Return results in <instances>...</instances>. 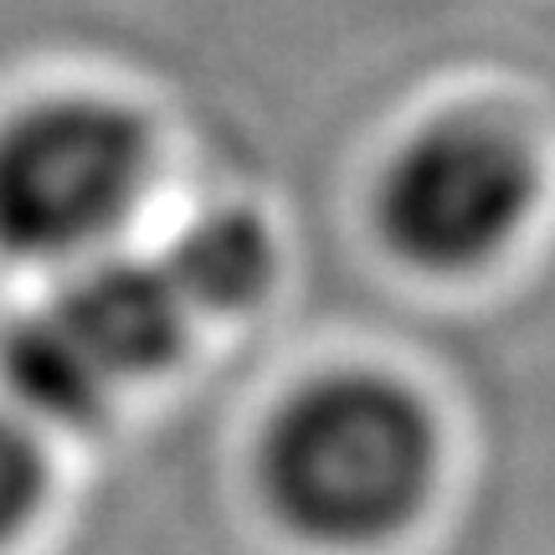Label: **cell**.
<instances>
[{
    "mask_svg": "<svg viewBox=\"0 0 555 555\" xmlns=\"http://www.w3.org/2000/svg\"><path fill=\"white\" fill-rule=\"evenodd\" d=\"M150 139L124 108L67 99L0 134V247L73 258L103 242L144 191Z\"/></svg>",
    "mask_w": 555,
    "mask_h": 555,
    "instance_id": "cell-3",
    "label": "cell"
},
{
    "mask_svg": "<svg viewBox=\"0 0 555 555\" xmlns=\"http://www.w3.org/2000/svg\"><path fill=\"white\" fill-rule=\"evenodd\" d=\"M165 258L185 278L201 314H227V309H242L258 298L273 253H268V237L253 217L221 211V217L196 221Z\"/></svg>",
    "mask_w": 555,
    "mask_h": 555,
    "instance_id": "cell-5",
    "label": "cell"
},
{
    "mask_svg": "<svg viewBox=\"0 0 555 555\" xmlns=\"http://www.w3.org/2000/svg\"><path fill=\"white\" fill-rule=\"evenodd\" d=\"M41 494V457L26 437L0 416V545L16 535Z\"/></svg>",
    "mask_w": 555,
    "mask_h": 555,
    "instance_id": "cell-6",
    "label": "cell"
},
{
    "mask_svg": "<svg viewBox=\"0 0 555 555\" xmlns=\"http://www.w3.org/2000/svg\"><path fill=\"white\" fill-rule=\"evenodd\" d=\"M535 170L504 129L437 124L380 180V232L406 262L463 273L494 258L530 211Z\"/></svg>",
    "mask_w": 555,
    "mask_h": 555,
    "instance_id": "cell-4",
    "label": "cell"
},
{
    "mask_svg": "<svg viewBox=\"0 0 555 555\" xmlns=\"http://www.w3.org/2000/svg\"><path fill=\"white\" fill-rule=\"evenodd\" d=\"M433 478V433L397 386L330 380L278 416L262 489L278 519L319 545L391 535Z\"/></svg>",
    "mask_w": 555,
    "mask_h": 555,
    "instance_id": "cell-1",
    "label": "cell"
},
{
    "mask_svg": "<svg viewBox=\"0 0 555 555\" xmlns=\"http://www.w3.org/2000/svg\"><path fill=\"white\" fill-rule=\"evenodd\" d=\"M196 314L170 258L103 262L21 319L0 365L26 406L57 422H88L124 386L170 365Z\"/></svg>",
    "mask_w": 555,
    "mask_h": 555,
    "instance_id": "cell-2",
    "label": "cell"
}]
</instances>
